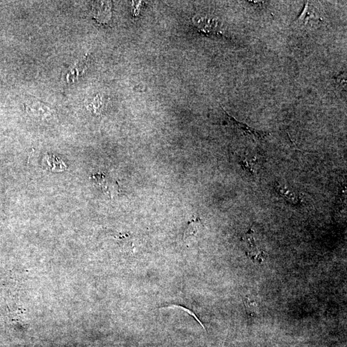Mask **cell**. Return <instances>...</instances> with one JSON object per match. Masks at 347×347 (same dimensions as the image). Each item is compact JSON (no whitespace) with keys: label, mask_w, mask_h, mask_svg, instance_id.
I'll return each instance as SVG.
<instances>
[{"label":"cell","mask_w":347,"mask_h":347,"mask_svg":"<svg viewBox=\"0 0 347 347\" xmlns=\"http://www.w3.org/2000/svg\"><path fill=\"white\" fill-rule=\"evenodd\" d=\"M224 113L226 116V120L227 121V124L231 126V128L235 129V130L241 131L243 134L245 135H251L254 138L258 139V140H262L265 138L268 133L263 132V131H258L255 129L252 128L248 125L244 124L243 122H240L239 121L236 120L233 117L228 114L225 110H223Z\"/></svg>","instance_id":"obj_1"},{"label":"cell","mask_w":347,"mask_h":347,"mask_svg":"<svg viewBox=\"0 0 347 347\" xmlns=\"http://www.w3.org/2000/svg\"><path fill=\"white\" fill-rule=\"evenodd\" d=\"M110 1H96L93 5V14L94 18L100 23H106L110 20L111 16Z\"/></svg>","instance_id":"obj_2"},{"label":"cell","mask_w":347,"mask_h":347,"mask_svg":"<svg viewBox=\"0 0 347 347\" xmlns=\"http://www.w3.org/2000/svg\"><path fill=\"white\" fill-rule=\"evenodd\" d=\"M253 233V231H250L246 234V244L248 248V251L246 252V255L251 257V259H257L261 262L264 259H265L266 255L263 251H260L256 247Z\"/></svg>","instance_id":"obj_3"},{"label":"cell","mask_w":347,"mask_h":347,"mask_svg":"<svg viewBox=\"0 0 347 347\" xmlns=\"http://www.w3.org/2000/svg\"><path fill=\"white\" fill-rule=\"evenodd\" d=\"M275 189L276 193L288 202L293 204V205H298L301 201V198H300V195L297 194V193H294V191L288 189L284 185L276 183Z\"/></svg>","instance_id":"obj_4"},{"label":"cell","mask_w":347,"mask_h":347,"mask_svg":"<svg viewBox=\"0 0 347 347\" xmlns=\"http://www.w3.org/2000/svg\"><path fill=\"white\" fill-rule=\"evenodd\" d=\"M48 165V170L53 172H62L67 170V166L63 161L54 155H47L44 158Z\"/></svg>","instance_id":"obj_5"},{"label":"cell","mask_w":347,"mask_h":347,"mask_svg":"<svg viewBox=\"0 0 347 347\" xmlns=\"http://www.w3.org/2000/svg\"><path fill=\"white\" fill-rule=\"evenodd\" d=\"M27 112L30 115L35 116H48L50 114V108L39 102H32L27 106Z\"/></svg>","instance_id":"obj_6"},{"label":"cell","mask_w":347,"mask_h":347,"mask_svg":"<svg viewBox=\"0 0 347 347\" xmlns=\"http://www.w3.org/2000/svg\"><path fill=\"white\" fill-rule=\"evenodd\" d=\"M246 312L250 316H255L259 313L260 303L257 297L253 295L246 296L245 300Z\"/></svg>","instance_id":"obj_7"},{"label":"cell","mask_w":347,"mask_h":347,"mask_svg":"<svg viewBox=\"0 0 347 347\" xmlns=\"http://www.w3.org/2000/svg\"><path fill=\"white\" fill-rule=\"evenodd\" d=\"M201 225L202 224H201V219L199 218L192 219L187 225L186 231H185V237L195 235L200 230Z\"/></svg>","instance_id":"obj_8"},{"label":"cell","mask_w":347,"mask_h":347,"mask_svg":"<svg viewBox=\"0 0 347 347\" xmlns=\"http://www.w3.org/2000/svg\"><path fill=\"white\" fill-rule=\"evenodd\" d=\"M85 64V61H82V60L77 63L74 67L70 69V71L66 74L65 76L66 81L68 82H74L77 78L76 73H77V75L78 77L79 73L80 74V72L83 71V70H79V69H84Z\"/></svg>","instance_id":"obj_9"},{"label":"cell","mask_w":347,"mask_h":347,"mask_svg":"<svg viewBox=\"0 0 347 347\" xmlns=\"http://www.w3.org/2000/svg\"><path fill=\"white\" fill-rule=\"evenodd\" d=\"M240 164H241V167H243V169L250 174L251 175L253 174V161L249 160L248 159H241L240 161Z\"/></svg>","instance_id":"obj_10"}]
</instances>
